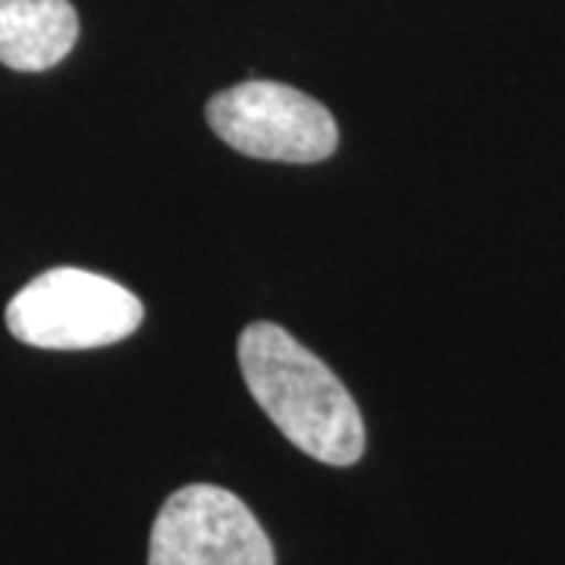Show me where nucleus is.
I'll use <instances>...</instances> for the list:
<instances>
[{
	"mask_svg": "<svg viewBox=\"0 0 565 565\" xmlns=\"http://www.w3.org/2000/svg\"><path fill=\"white\" fill-rule=\"evenodd\" d=\"M239 367L248 393L282 437L323 465H355L364 452V422L345 384L277 323H248L239 337Z\"/></svg>",
	"mask_w": 565,
	"mask_h": 565,
	"instance_id": "obj_1",
	"label": "nucleus"
},
{
	"mask_svg": "<svg viewBox=\"0 0 565 565\" xmlns=\"http://www.w3.org/2000/svg\"><path fill=\"white\" fill-rule=\"evenodd\" d=\"M145 308L110 277L57 267L25 282L7 305V327L35 349H102L139 330Z\"/></svg>",
	"mask_w": 565,
	"mask_h": 565,
	"instance_id": "obj_2",
	"label": "nucleus"
},
{
	"mask_svg": "<svg viewBox=\"0 0 565 565\" xmlns=\"http://www.w3.org/2000/svg\"><path fill=\"white\" fill-rule=\"evenodd\" d=\"M207 122L245 158L318 163L340 145L333 114L280 82L248 79L207 102Z\"/></svg>",
	"mask_w": 565,
	"mask_h": 565,
	"instance_id": "obj_3",
	"label": "nucleus"
},
{
	"mask_svg": "<svg viewBox=\"0 0 565 565\" xmlns=\"http://www.w3.org/2000/svg\"><path fill=\"white\" fill-rule=\"evenodd\" d=\"M148 565H274V546L236 493L189 484L161 505Z\"/></svg>",
	"mask_w": 565,
	"mask_h": 565,
	"instance_id": "obj_4",
	"label": "nucleus"
},
{
	"mask_svg": "<svg viewBox=\"0 0 565 565\" xmlns=\"http://www.w3.org/2000/svg\"><path fill=\"white\" fill-rule=\"evenodd\" d=\"M79 39L70 0H0V63L17 73L51 70Z\"/></svg>",
	"mask_w": 565,
	"mask_h": 565,
	"instance_id": "obj_5",
	"label": "nucleus"
}]
</instances>
